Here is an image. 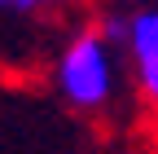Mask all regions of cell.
Wrapping results in <instances>:
<instances>
[{"mask_svg": "<svg viewBox=\"0 0 158 154\" xmlns=\"http://www.w3.org/2000/svg\"><path fill=\"white\" fill-rule=\"evenodd\" d=\"M118 40L127 49V66L141 97L158 106V5H136L118 27Z\"/></svg>", "mask_w": 158, "mask_h": 154, "instance_id": "2", "label": "cell"}, {"mask_svg": "<svg viewBox=\"0 0 158 154\" xmlns=\"http://www.w3.org/2000/svg\"><path fill=\"white\" fill-rule=\"evenodd\" d=\"M53 84L62 92V101L75 106V110H106L114 101V84H118L114 35L97 31V27L70 35L66 49L57 53Z\"/></svg>", "mask_w": 158, "mask_h": 154, "instance_id": "1", "label": "cell"}, {"mask_svg": "<svg viewBox=\"0 0 158 154\" xmlns=\"http://www.w3.org/2000/svg\"><path fill=\"white\" fill-rule=\"evenodd\" d=\"M13 9H22V13H35V9H53L57 0H9Z\"/></svg>", "mask_w": 158, "mask_h": 154, "instance_id": "3", "label": "cell"}, {"mask_svg": "<svg viewBox=\"0 0 158 154\" xmlns=\"http://www.w3.org/2000/svg\"><path fill=\"white\" fill-rule=\"evenodd\" d=\"M0 5H9V0H0Z\"/></svg>", "mask_w": 158, "mask_h": 154, "instance_id": "4", "label": "cell"}]
</instances>
